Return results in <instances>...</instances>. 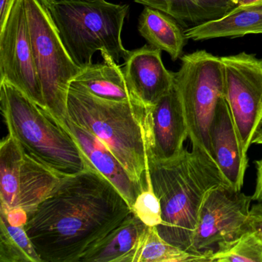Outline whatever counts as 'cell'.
I'll return each mask as SVG.
<instances>
[{"mask_svg": "<svg viewBox=\"0 0 262 262\" xmlns=\"http://www.w3.org/2000/svg\"><path fill=\"white\" fill-rule=\"evenodd\" d=\"M232 1L234 3V4H236L237 6H239L240 5L241 3L243 1V0H232Z\"/></svg>", "mask_w": 262, "mask_h": 262, "instance_id": "obj_31", "label": "cell"}, {"mask_svg": "<svg viewBox=\"0 0 262 262\" xmlns=\"http://www.w3.org/2000/svg\"><path fill=\"white\" fill-rule=\"evenodd\" d=\"M0 262H42L24 226L11 225L0 211Z\"/></svg>", "mask_w": 262, "mask_h": 262, "instance_id": "obj_21", "label": "cell"}, {"mask_svg": "<svg viewBox=\"0 0 262 262\" xmlns=\"http://www.w3.org/2000/svg\"><path fill=\"white\" fill-rule=\"evenodd\" d=\"M185 34L194 41L262 34V5L238 6L219 19L190 27Z\"/></svg>", "mask_w": 262, "mask_h": 262, "instance_id": "obj_17", "label": "cell"}, {"mask_svg": "<svg viewBox=\"0 0 262 262\" xmlns=\"http://www.w3.org/2000/svg\"><path fill=\"white\" fill-rule=\"evenodd\" d=\"M44 7L49 10L53 4H56L58 2H61V1H64V0H38Z\"/></svg>", "mask_w": 262, "mask_h": 262, "instance_id": "obj_29", "label": "cell"}, {"mask_svg": "<svg viewBox=\"0 0 262 262\" xmlns=\"http://www.w3.org/2000/svg\"><path fill=\"white\" fill-rule=\"evenodd\" d=\"M262 5V0H243L241 3L242 7H251V6Z\"/></svg>", "mask_w": 262, "mask_h": 262, "instance_id": "obj_28", "label": "cell"}, {"mask_svg": "<svg viewBox=\"0 0 262 262\" xmlns=\"http://www.w3.org/2000/svg\"><path fill=\"white\" fill-rule=\"evenodd\" d=\"M256 185L252 194L253 201L262 202V158L256 161Z\"/></svg>", "mask_w": 262, "mask_h": 262, "instance_id": "obj_26", "label": "cell"}, {"mask_svg": "<svg viewBox=\"0 0 262 262\" xmlns=\"http://www.w3.org/2000/svg\"><path fill=\"white\" fill-rule=\"evenodd\" d=\"M208 255L188 252L162 238L156 227L148 228L137 262H208Z\"/></svg>", "mask_w": 262, "mask_h": 262, "instance_id": "obj_22", "label": "cell"}, {"mask_svg": "<svg viewBox=\"0 0 262 262\" xmlns=\"http://www.w3.org/2000/svg\"><path fill=\"white\" fill-rule=\"evenodd\" d=\"M132 209L148 226L157 227L162 223L161 204L153 190L151 179L148 180V188L136 198Z\"/></svg>", "mask_w": 262, "mask_h": 262, "instance_id": "obj_24", "label": "cell"}, {"mask_svg": "<svg viewBox=\"0 0 262 262\" xmlns=\"http://www.w3.org/2000/svg\"><path fill=\"white\" fill-rule=\"evenodd\" d=\"M181 60L180 69L174 73V85L182 102L188 139L191 146L213 157L210 128L224 97L222 59L205 50H198L182 56Z\"/></svg>", "mask_w": 262, "mask_h": 262, "instance_id": "obj_6", "label": "cell"}, {"mask_svg": "<svg viewBox=\"0 0 262 262\" xmlns=\"http://www.w3.org/2000/svg\"><path fill=\"white\" fill-rule=\"evenodd\" d=\"M249 222L251 229L257 231L262 237V202L251 207Z\"/></svg>", "mask_w": 262, "mask_h": 262, "instance_id": "obj_25", "label": "cell"}, {"mask_svg": "<svg viewBox=\"0 0 262 262\" xmlns=\"http://www.w3.org/2000/svg\"><path fill=\"white\" fill-rule=\"evenodd\" d=\"M176 21L161 10L145 6L138 26L139 33L148 44L166 52L172 61L182 56L188 39Z\"/></svg>", "mask_w": 262, "mask_h": 262, "instance_id": "obj_19", "label": "cell"}, {"mask_svg": "<svg viewBox=\"0 0 262 262\" xmlns=\"http://www.w3.org/2000/svg\"><path fill=\"white\" fill-rule=\"evenodd\" d=\"M133 212L114 185L90 168L62 178L24 228L42 262H78Z\"/></svg>", "mask_w": 262, "mask_h": 262, "instance_id": "obj_1", "label": "cell"}, {"mask_svg": "<svg viewBox=\"0 0 262 262\" xmlns=\"http://www.w3.org/2000/svg\"><path fill=\"white\" fill-rule=\"evenodd\" d=\"M148 228L133 212L90 247L78 262H137Z\"/></svg>", "mask_w": 262, "mask_h": 262, "instance_id": "obj_15", "label": "cell"}, {"mask_svg": "<svg viewBox=\"0 0 262 262\" xmlns=\"http://www.w3.org/2000/svg\"><path fill=\"white\" fill-rule=\"evenodd\" d=\"M148 162L162 208L158 232L168 243L194 253L193 237L205 200L213 190L229 184L214 158L197 147L184 148L169 160L148 157Z\"/></svg>", "mask_w": 262, "mask_h": 262, "instance_id": "obj_2", "label": "cell"}, {"mask_svg": "<svg viewBox=\"0 0 262 262\" xmlns=\"http://www.w3.org/2000/svg\"><path fill=\"white\" fill-rule=\"evenodd\" d=\"M0 82L15 85L47 108L33 56L24 0H15L7 21L0 28Z\"/></svg>", "mask_w": 262, "mask_h": 262, "instance_id": "obj_11", "label": "cell"}, {"mask_svg": "<svg viewBox=\"0 0 262 262\" xmlns=\"http://www.w3.org/2000/svg\"><path fill=\"white\" fill-rule=\"evenodd\" d=\"M103 59L102 63L91 64L82 68L73 81L102 99L143 103L130 88L123 70L117 62L110 56Z\"/></svg>", "mask_w": 262, "mask_h": 262, "instance_id": "obj_18", "label": "cell"}, {"mask_svg": "<svg viewBox=\"0 0 262 262\" xmlns=\"http://www.w3.org/2000/svg\"><path fill=\"white\" fill-rule=\"evenodd\" d=\"M146 124L148 157L169 160L183 151L188 128L174 85L169 93L148 107Z\"/></svg>", "mask_w": 262, "mask_h": 262, "instance_id": "obj_12", "label": "cell"}, {"mask_svg": "<svg viewBox=\"0 0 262 262\" xmlns=\"http://www.w3.org/2000/svg\"><path fill=\"white\" fill-rule=\"evenodd\" d=\"M48 10L69 54L81 68L93 64L98 51L117 63L126 57L122 31L129 6L105 0H64Z\"/></svg>", "mask_w": 262, "mask_h": 262, "instance_id": "obj_5", "label": "cell"}, {"mask_svg": "<svg viewBox=\"0 0 262 262\" xmlns=\"http://www.w3.org/2000/svg\"><path fill=\"white\" fill-rule=\"evenodd\" d=\"M181 23L199 24L215 20L238 7L232 0H135Z\"/></svg>", "mask_w": 262, "mask_h": 262, "instance_id": "obj_20", "label": "cell"}, {"mask_svg": "<svg viewBox=\"0 0 262 262\" xmlns=\"http://www.w3.org/2000/svg\"><path fill=\"white\" fill-rule=\"evenodd\" d=\"M62 120L76 138L89 160L114 185L132 208L136 198L145 188L130 177L122 164L100 139L68 118Z\"/></svg>", "mask_w": 262, "mask_h": 262, "instance_id": "obj_16", "label": "cell"}, {"mask_svg": "<svg viewBox=\"0 0 262 262\" xmlns=\"http://www.w3.org/2000/svg\"><path fill=\"white\" fill-rule=\"evenodd\" d=\"M148 108L140 102L102 99L73 81L67 118L103 142L130 177L146 189L149 180Z\"/></svg>", "mask_w": 262, "mask_h": 262, "instance_id": "obj_3", "label": "cell"}, {"mask_svg": "<svg viewBox=\"0 0 262 262\" xmlns=\"http://www.w3.org/2000/svg\"><path fill=\"white\" fill-rule=\"evenodd\" d=\"M252 144L262 145V128L257 132V134L254 136Z\"/></svg>", "mask_w": 262, "mask_h": 262, "instance_id": "obj_30", "label": "cell"}, {"mask_svg": "<svg viewBox=\"0 0 262 262\" xmlns=\"http://www.w3.org/2000/svg\"><path fill=\"white\" fill-rule=\"evenodd\" d=\"M24 4L46 106L56 117L66 119L70 84L82 68L69 54L49 10L38 0Z\"/></svg>", "mask_w": 262, "mask_h": 262, "instance_id": "obj_7", "label": "cell"}, {"mask_svg": "<svg viewBox=\"0 0 262 262\" xmlns=\"http://www.w3.org/2000/svg\"><path fill=\"white\" fill-rule=\"evenodd\" d=\"M252 196L224 185L213 190L199 214L193 237V252L209 257L220 247L235 240L250 228Z\"/></svg>", "mask_w": 262, "mask_h": 262, "instance_id": "obj_10", "label": "cell"}, {"mask_svg": "<svg viewBox=\"0 0 262 262\" xmlns=\"http://www.w3.org/2000/svg\"><path fill=\"white\" fill-rule=\"evenodd\" d=\"M208 262H262V237L255 230H248L213 252Z\"/></svg>", "mask_w": 262, "mask_h": 262, "instance_id": "obj_23", "label": "cell"}, {"mask_svg": "<svg viewBox=\"0 0 262 262\" xmlns=\"http://www.w3.org/2000/svg\"><path fill=\"white\" fill-rule=\"evenodd\" d=\"M213 157L230 186L242 191L248 159L225 96L221 99L210 128Z\"/></svg>", "mask_w": 262, "mask_h": 262, "instance_id": "obj_13", "label": "cell"}, {"mask_svg": "<svg viewBox=\"0 0 262 262\" xmlns=\"http://www.w3.org/2000/svg\"><path fill=\"white\" fill-rule=\"evenodd\" d=\"M224 70V96L231 110L242 148L248 153L261 128L262 59L238 53L221 57Z\"/></svg>", "mask_w": 262, "mask_h": 262, "instance_id": "obj_9", "label": "cell"}, {"mask_svg": "<svg viewBox=\"0 0 262 262\" xmlns=\"http://www.w3.org/2000/svg\"><path fill=\"white\" fill-rule=\"evenodd\" d=\"M62 178L27 152L11 135L1 141V211L20 208L29 217Z\"/></svg>", "mask_w": 262, "mask_h": 262, "instance_id": "obj_8", "label": "cell"}, {"mask_svg": "<svg viewBox=\"0 0 262 262\" xmlns=\"http://www.w3.org/2000/svg\"><path fill=\"white\" fill-rule=\"evenodd\" d=\"M14 2L15 0H0V28L7 21Z\"/></svg>", "mask_w": 262, "mask_h": 262, "instance_id": "obj_27", "label": "cell"}, {"mask_svg": "<svg viewBox=\"0 0 262 262\" xmlns=\"http://www.w3.org/2000/svg\"><path fill=\"white\" fill-rule=\"evenodd\" d=\"M0 102L9 134L52 171L67 177L95 168L63 121L17 87L1 81Z\"/></svg>", "mask_w": 262, "mask_h": 262, "instance_id": "obj_4", "label": "cell"}, {"mask_svg": "<svg viewBox=\"0 0 262 262\" xmlns=\"http://www.w3.org/2000/svg\"><path fill=\"white\" fill-rule=\"evenodd\" d=\"M124 74L134 94L147 107L155 105L174 86V73L162 59V50L151 45L128 51Z\"/></svg>", "mask_w": 262, "mask_h": 262, "instance_id": "obj_14", "label": "cell"}, {"mask_svg": "<svg viewBox=\"0 0 262 262\" xmlns=\"http://www.w3.org/2000/svg\"><path fill=\"white\" fill-rule=\"evenodd\" d=\"M261 128H262V120H261Z\"/></svg>", "mask_w": 262, "mask_h": 262, "instance_id": "obj_32", "label": "cell"}]
</instances>
